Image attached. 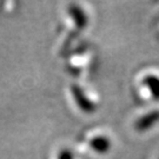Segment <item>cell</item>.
Returning <instances> with one entry per match:
<instances>
[{"mask_svg": "<svg viewBox=\"0 0 159 159\" xmlns=\"http://www.w3.org/2000/svg\"><path fill=\"white\" fill-rule=\"evenodd\" d=\"M59 159H73V154L68 148H65L59 153Z\"/></svg>", "mask_w": 159, "mask_h": 159, "instance_id": "8992f818", "label": "cell"}, {"mask_svg": "<svg viewBox=\"0 0 159 159\" xmlns=\"http://www.w3.org/2000/svg\"><path fill=\"white\" fill-rule=\"evenodd\" d=\"M71 92L73 99L75 100L78 107L84 111L86 113H92L96 111V104L92 102L91 99L85 94V92L83 91V89L77 84H72L71 85Z\"/></svg>", "mask_w": 159, "mask_h": 159, "instance_id": "6da1fadb", "label": "cell"}, {"mask_svg": "<svg viewBox=\"0 0 159 159\" xmlns=\"http://www.w3.org/2000/svg\"><path fill=\"white\" fill-rule=\"evenodd\" d=\"M68 14L72 18L78 32L86 29V26L89 24V19H87V16L81 7H79L75 4H71L68 6Z\"/></svg>", "mask_w": 159, "mask_h": 159, "instance_id": "7a4b0ae2", "label": "cell"}, {"mask_svg": "<svg viewBox=\"0 0 159 159\" xmlns=\"http://www.w3.org/2000/svg\"><path fill=\"white\" fill-rule=\"evenodd\" d=\"M143 84L150 91L154 100H159V77L153 74H148L143 79Z\"/></svg>", "mask_w": 159, "mask_h": 159, "instance_id": "5b68a950", "label": "cell"}, {"mask_svg": "<svg viewBox=\"0 0 159 159\" xmlns=\"http://www.w3.org/2000/svg\"><path fill=\"white\" fill-rule=\"evenodd\" d=\"M159 121V110H154L148 113L144 114L143 117L138 118L134 123V129L139 132H144V131L151 129Z\"/></svg>", "mask_w": 159, "mask_h": 159, "instance_id": "3957f363", "label": "cell"}, {"mask_svg": "<svg viewBox=\"0 0 159 159\" xmlns=\"http://www.w3.org/2000/svg\"><path fill=\"white\" fill-rule=\"evenodd\" d=\"M90 146L93 151H96L97 153H107L111 148V142L107 137L105 136H97L92 138L90 140Z\"/></svg>", "mask_w": 159, "mask_h": 159, "instance_id": "277c9868", "label": "cell"}]
</instances>
